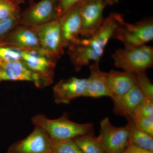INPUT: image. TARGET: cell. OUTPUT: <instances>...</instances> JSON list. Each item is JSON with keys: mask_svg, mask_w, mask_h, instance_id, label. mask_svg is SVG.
I'll use <instances>...</instances> for the list:
<instances>
[{"mask_svg": "<svg viewBox=\"0 0 153 153\" xmlns=\"http://www.w3.org/2000/svg\"><path fill=\"white\" fill-rule=\"evenodd\" d=\"M28 81L39 88L49 85L42 76L28 68L22 60L0 64V81Z\"/></svg>", "mask_w": 153, "mask_h": 153, "instance_id": "obj_9", "label": "cell"}, {"mask_svg": "<svg viewBox=\"0 0 153 153\" xmlns=\"http://www.w3.org/2000/svg\"><path fill=\"white\" fill-rule=\"evenodd\" d=\"M22 60L28 68L42 76L49 85L53 82L57 60L42 49H24Z\"/></svg>", "mask_w": 153, "mask_h": 153, "instance_id": "obj_10", "label": "cell"}, {"mask_svg": "<svg viewBox=\"0 0 153 153\" xmlns=\"http://www.w3.org/2000/svg\"><path fill=\"white\" fill-rule=\"evenodd\" d=\"M32 123L44 129L52 140H74L91 132L94 131L92 123H78L70 120L68 114L64 113L56 119H50L45 115L38 114L32 118Z\"/></svg>", "mask_w": 153, "mask_h": 153, "instance_id": "obj_2", "label": "cell"}, {"mask_svg": "<svg viewBox=\"0 0 153 153\" xmlns=\"http://www.w3.org/2000/svg\"><path fill=\"white\" fill-rule=\"evenodd\" d=\"M82 1L83 0H59L58 5V18L71 7Z\"/></svg>", "mask_w": 153, "mask_h": 153, "instance_id": "obj_27", "label": "cell"}, {"mask_svg": "<svg viewBox=\"0 0 153 153\" xmlns=\"http://www.w3.org/2000/svg\"><path fill=\"white\" fill-rule=\"evenodd\" d=\"M74 140L83 153H104L94 131L76 137Z\"/></svg>", "mask_w": 153, "mask_h": 153, "instance_id": "obj_19", "label": "cell"}, {"mask_svg": "<svg viewBox=\"0 0 153 153\" xmlns=\"http://www.w3.org/2000/svg\"><path fill=\"white\" fill-rule=\"evenodd\" d=\"M107 86L113 99L126 94L136 85L135 74L126 71L111 70L105 72Z\"/></svg>", "mask_w": 153, "mask_h": 153, "instance_id": "obj_16", "label": "cell"}, {"mask_svg": "<svg viewBox=\"0 0 153 153\" xmlns=\"http://www.w3.org/2000/svg\"><path fill=\"white\" fill-rule=\"evenodd\" d=\"M123 20L122 14H110L93 36L87 38H78L68 45V55L76 71H80L91 61L100 62L108 41Z\"/></svg>", "mask_w": 153, "mask_h": 153, "instance_id": "obj_1", "label": "cell"}, {"mask_svg": "<svg viewBox=\"0 0 153 153\" xmlns=\"http://www.w3.org/2000/svg\"><path fill=\"white\" fill-rule=\"evenodd\" d=\"M107 2L108 5H112L118 2V0H105Z\"/></svg>", "mask_w": 153, "mask_h": 153, "instance_id": "obj_29", "label": "cell"}, {"mask_svg": "<svg viewBox=\"0 0 153 153\" xmlns=\"http://www.w3.org/2000/svg\"><path fill=\"white\" fill-rule=\"evenodd\" d=\"M1 44L23 49H41L39 38L32 28L17 26L6 36Z\"/></svg>", "mask_w": 153, "mask_h": 153, "instance_id": "obj_15", "label": "cell"}, {"mask_svg": "<svg viewBox=\"0 0 153 153\" xmlns=\"http://www.w3.org/2000/svg\"><path fill=\"white\" fill-rule=\"evenodd\" d=\"M19 24V17H11L0 20V44L8 34Z\"/></svg>", "mask_w": 153, "mask_h": 153, "instance_id": "obj_24", "label": "cell"}, {"mask_svg": "<svg viewBox=\"0 0 153 153\" xmlns=\"http://www.w3.org/2000/svg\"><path fill=\"white\" fill-rule=\"evenodd\" d=\"M99 62H94L90 65V75L87 79V85L84 97L99 98L108 97L112 99V94L107 86L104 72L101 71Z\"/></svg>", "mask_w": 153, "mask_h": 153, "instance_id": "obj_17", "label": "cell"}, {"mask_svg": "<svg viewBox=\"0 0 153 153\" xmlns=\"http://www.w3.org/2000/svg\"><path fill=\"white\" fill-rule=\"evenodd\" d=\"M111 57L116 67L135 74L152 67L153 48L146 45L125 47L117 50Z\"/></svg>", "mask_w": 153, "mask_h": 153, "instance_id": "obj_3", "label": "cell"}, {"mask_svg": "<svg viewBox=\"0 0 153 153\" xmlns=\"http://www.w3.org/2000/svg\"><path fill=\"white\" fill-rule=\"evenodd\" d=\"M24 50L10 45L0 44V64L22 60Z\"/></svg>", "mask_w": 153, "mask_h": 153, "instance_id": "obj_20", "label": "cell"}, {"mask_svg": "<svg viewBox=\"0 0 153 153\" xmlns=\"http://www.w3.org/2000/svg\"><path fill=\"white\" fill-rule=\"evenodd\" d=\"M58 0H41L25 14L22 25L33 28L58 18Z\"/></svg>", "mask_w": 153, "mask_h": 153, "instance_id": "obj_11", "label": "cell"}, {"mask_svg": "<svg viewBox=\"0 0 153 153\" xmlns=\"http://www.w3.org/2000/svg\"><path fill=\"white\" fill-rule=\"evenodd\" d=\"M107 5L105 0H84L80 9L82 28L80 36L90 38L95 34L103 24V12Z\"/></svg>", "mask_w": 153, "mask_h": 153, "instance_id": "obj_7", "label": "cell"}, {"mask_svg": "<svg viewBox=\"0 0 153 153\" xmlns=\"http://www.w3.org/2000/svg\"><path fill=\"white\" fill-rule=\"evenodd\" d=\"M83 1L76 3L58 18L65 47L73 43L80 36L82 28L80 9Z\"/></svg>", "mask_w": 153, "mask_h": 153, "instance_id": "obj_13", "label": "cell"}, {"mask_svg": "<svg viewBox=\"0 0 153 153\" xmlns=\"http://www.w3.org/2000/svg\"><path fill=\"white\" fill-rule=\"evenodd\" d=\"M145 97L137 85H135L126 94L113 99L114 111L117 115L133 118L144 101Z\"/></svg>", "mask_w": 153, "mask_h": 153, "instance_id": "obj_14", "label": "cell"}, {"mask_svg": "<svg viewBox=\"0 0 153 153\" xmlns=\"http://www.w3.org/2000/svg\"><path fill=\"white\" fill-rule=\"evenodd\" d=\"M52 141L53 153H83L74 140Z\"/></svg>", "mask_w": 153, "mask_h": 153, "instance_id": "obj_21", "label": "cell"}, {"mask_svg": "<svg viewBox=\"0 0 153 153\" xmlns=\"http://www.w3.org/2000/svg\"><path fill=\"white\" fill-rule=\"evenodd\" d=\"M122 153H153V152L146 150L134 145L129 144Z\"/></svg>", "mask_w": 153, "mask_h": 153, "instance_id": "obj_28", "label": "cell"}, {"mask_svg": "<svg viewBox=\"0 0 153 153\" xmlns=\"http://www.w3.org/2000/svg\"><path fill=\"white\" fill-rule=\"evenodd\" d=\"M87 79L70 77L61 79L53 87V97L57 104H69L72 100L84 97Z\"/></svg>", "mask_w": 153, "mask_h": 153, "instance_id": "obj_12", "label": "cell"}, {"mask_svg": "<svg viewBox=\"0 0 153 153\" xmlns=\"http://www.w3.org/2000/svg\"><path fill=\"white\" fill-rule=\"evenodd\" d=\"M7 153H53L52 139L44 129L35 126L29 135L11 145Z\"/></svg>", "mask_w": 153, "mask_h": 153, "instance_id": "obj_8", "label": "cell"}, {"mask_svg": "<svg viewBox=\"0 0 153 153\" xmlns=\"http://www.w3.org/2000/svg\"><path fill=\"white\" fill-rule=\"evenodd\" d=\"M129 132L130 144L150 152H153V136L137 126L130 118H126Z\"/></svg>", "mask_w": 153, "mask_h": 153, "instance_id": "obj_18", "label": "cell"}, {"mask_svg": "<svg viewBox=\"0 0 153 153\" xmlns=\"http://www.w3.org/2000/svg\"><path fill=\"white\" fill-rule=\"evenodd\" d=\"M18 5L10 0H0V20L19 17Z\"/></svg>", "mask_w": 153, "mask_h": 153, "instance_id": "obj_23", "label": "cell"}, {"mask_svg": "<svg viewBox=\"0 0 153 153\" xmlns=\"http://www.w3.org/2000/svg\"><path fill=\"white\" fill-rule=\"evenodd\" d=\"M10 1L13 2V3H15L17 5H18L20 4L24 3L25 0H10Z\"/></svg>", "mask_w": 153, "mask_h": 153, "instance_id": "obj_30", "label": "cell"}, {"mask_svg": "<svg viewBox=\"0 0 153 153\" xmlns=\"http://www.w3.org/2000/svg\"><path fill=\"white\" fill-rule=\"evenodd\" d=\"M32 29L38 36L41 49L49 56L57 60L66 47L59 19Z\"/></svg>", "mask_w": 153, "mask_h": 153, "instance_id": "obj_6", "label": "cell"}, {"mask_svg": "<svg viewBox=\"0 0 153 153\" xmlns=\"http://www.w3.org/2000/svg\"><path fill=\"white\" fill-rule=\"evenodd\" d=\"M112 38L123 43L125 47H139L152 41L153 21L147 18L134 23L123 20L115 30Z\"/></svg>", "mask_w": 153, "mask_h": 153, "instance_id": "obj_4", "label": "cell"}, {"mask_svg": "<svg viewBox=\"0 0 153 153\" xmlns=\"http://www.w3.org/2000/svg\"><path fill=\"white\" fill-rule=\"evenodd\" d=\"M137 85L142 91L145 97L153 100V85L146 71L135 74Z\"/></svg>", "mask_w": 153, "mask_h": 153, "instance_id": "obj_22", "label": "cell"}, {"mask_svg": "<svg viewBox=\"0 0 153 153\" xmlns=\"http://www.w3.org/2000/svg\"><path fill=\"white\" fill-rule=\"evenodd\" d=\"M97 137L104 153H122L130 144L128 126H115L108 117L100 122V131Z\"/></svg>", "mask_w": 153, "mask_h": 153, "instance_id": "obj_5", "label": "cell"}, {"mask_svg": "<svg viewBox=\"0 0 153 153\" xmlns=\"http://www.w3.org/2000/svg\"><path fill=\"white\" fill-rule=\"evenodd\" d=\"M131 119L138 127L153 136V120L142 117H136Z\"/></svg>", "mask_w": 153, "mask_h": 153, "instance_id": "obj_26", "label": "cell"}, {"mask_svg": "<svg viewBox=\"0 0 153 153\" xmlns=\"http://www.w3.org/2000/svg\"><path fill=\"white\" fill-rule=\"evenodd\" d=\"M136 117H145L153 120V100L145 98L141 106L133 118Z\"/></svg>", "mask_w": 153, "mask_h": 153, "instance_id": "obj_25", "label": "cell"}]
</instances>
